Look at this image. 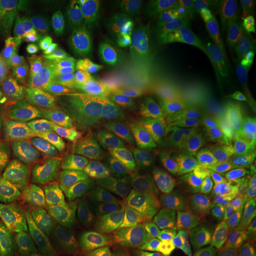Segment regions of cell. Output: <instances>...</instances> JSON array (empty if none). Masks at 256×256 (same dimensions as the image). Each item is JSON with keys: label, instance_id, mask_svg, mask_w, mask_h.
<instances>
[{"label": "cell", "instance_id": "cell-1", "mask_svg": "<svg viewBox=\"0 0 256 256\" xmlns=\"http://www.w3.org/2000/svg\"><path fill=\"white\" fill-rule=\"evenodd\" d=\"M120 196V210L144 238L152 256H184L203 239L205 207L202 194L169 186L149 185Z\"/></svg>", "mask_w": 256, "mask_h": 256}, {"label": "cell", "instance_id": "cell-2", "mask_svg": "<svg viewBox=\"0 0 256 256\" xmlns=\"http://www.w3.org/2000/svg\"><path fill=\"white\" fill-rule=\"evenodd\" d=\"M10 230L18 240L46 245L84 236L82 218L48 200L20 207L12 218Z\"/></svg>", "mask_w": 256, "mask_h": 256}, {"label": "cell", "instance_id": "cell-3", "mask_svg": "<svg viewBox=\"0 0 256 256\" xmlns=\"http://www.w3.org/2000/svg\"><path fill=\"white\" fill-rule=\"evenodd\" d=\"M137 84L142 100L156 113H174L183 104L185 86L182 72L169 48L146 59Z\"/></svg>", "mask_w": 256, "mask_h": 256}, {"label": "cell", "instance_id": "cell-4", "mask_svg": "<svg viewBox=\"0 0 256 256\" xmlns=\"http://www.w3.org/2000/svg\"><path fill=\"white\" fill-rule=\"evenodd\" d=\"M37 1L4 0L0 10V66L10 74L20 70L36 21Z\"/></svg>", "mask_w": 256, "mask_h": 256}, {"label": "cell", "instance_id": "cell-5", "mask_svg": "<svg viewBox=\"0 0 256 256\" xmlns=\"http://www.w3.org/2000/svg\"><path fill=\"white\" fill-rule=\"evenodd\" d=\"M196 108L205 124L224 133L242 128L248 119L244 102L236 92L218 79H210L200 86Z\"/></svg>", "mask_w": 256, "mask_h": 256}, {"label": "cell", "instance_id": "cell-6", "mask_svg": "<svg viewBox=\"0 0 256 256\" xmlns=\"http://www.w3.org/2000/svg\"><path fill=\"white\" fill-rule=\"evenodd\" d=\"M5 190L20 207H27L52 196L54 176L37 167L18 146L2 168Z\"/></svg>", "mask_w": 256, "mask_h": 256}, {"label": "cell", "instance_id": "cell-7", "mask_svg": "<svg viewBox=\"0 0 256 256\" xmlns=\"http://www.w3.org/2000/svg\"><path fill=\"white\" fill-rule=\"evenodd\" d=\"M52 196L61 209L90 218L110 216L114 203L110 192L74 176H54Z\"/></svg>", "mask_w": 256, "mask_h": 256}, {"label": "cell", "instance_id": "cell-8", "mask_svg": "<svg viewBox=\"0 0 256 256\" xmlns=\"http://www.w3.org/2000/svg\"><path fill=\"white\" fill-rule=\"evenodd\" d=\"M160 14L168 48L176 57L190 54L196 48L202 30V2L170 0L169 5L162 10Z\"/></svg>", "mask_w": 256, "mask_h": 256}, {"label": "cell", "instance_id": "cell-9", "mask_svg": "<svg viewBox=\"0 0 256 256\" xmlns=\"http://www.w3.org/2000/svg\"><path fill=\"white\" fill-rule=\"evenodd\" d=\"M149 178L160 180L183 192L216 194L221 190L220 176L209 166L185 156L165 168H151Z\"/></svg>", "mask_w": 256, "mask_h": 256}, {"label": "cell", "instance_id": "cell-10", "mask_svg": "<svg viewBox=\"0 0 256 256\" xmlns=\"http://www.w3.org/2000/svg\"><path fill=\"white\" fill-rule=\"evenodd\" d=\"M92 126L88 135L80 144L64 151H59L56 162V174L74 176L88 180L102 165L110 152L108 136L92 124Z\"/></svg>", "mask_w": 256, "mask_h": 256}, {"label": "cell", "instance_id": "cell-11", "mask_svg": "<svg viewBox=\"0 0 256 256\" xmlns=\"http://www.w3.org/2000/svg\"><path fill=\"white\" fill-rule=\"evenodd\" d=\"M84 236L99 240L124 254L140 256L146 254L144 238L128 221L115 216L82 218Z\"/></svg>", "mask_w": 256, "mask_h": 256}, {"label": "cell", "instance_id": "cell-12", "mask_svg": "<svg viewBox=\"0 0 256 256\" xmlns=\"http://www.w3.org/2000/svg\"><path fill=\"white\" fill-rule=\"evenodd\" d=\"M205 214L203 238L212 241L245 242L254 238V232L243 214L232 209L214 194H202Z\"/></svg>", "mask_w": 256, "mask_h": 256}, {"label": "cell", "instance_id": "cell-13", "mask_svg": "<svg viewBox=\"0 0 256 256\" xmlns=\"http://www.w3.org/2000/svg\"><path fill=\"white\" fill-rule=\"evenodd\" d=\"M256 43L254 30L245 26L228 28L210 43V54L220 70L232 77L241 66L244 55Z\"/></svg>", "mask_w": 256, "mask_h": 256}, {"label": "cell", "instance_id": "cell-14", "mask_svg": "<svg viewBox=\"0 0 256 256\" xmlns=\"http://www.w3.org/2000/svg\"><path fill=\"white\" fill-rule=\"evenodd\" d=\"M134 34L140 54L146 59L168 48L162 14L155 1H142L134 16Z\"/></svg>", "mask_w": 256, "mask_h": 256}, {"label": "cell", "instance_id": "cell-15", "mask_svg": "<svg viewBox=\"0 0 256 256\" xmlns=\"http://www.w3.org/2000/svg\"><path fill=\"white\" fill-rule=\"evenodd\" d=\"M66 58L68 54L60 36L48 32L34 34L28 54V70L30 74L45 78L46 74Z\"/></svg>", "mask_w": 256, "mask_h": 256}, {"label": "cell", "instance_id": "cell-16", "mask_svg": "<svg viewBox=\"0 0 256 256\" xmlns=\"http://www.w3.org/2000/svg\"><path fill=\"white\" fill-rule=\"evenodd\" d=\"M45 82V78L32 74H18L10 81V92L4 102V113L16 120L28 108L34 106V99Z\"/></svg>", "mask_w": 256, "mask_h": 256}, {"label": "cell", "instance_id": "cell-17", "mask_svg": "<svg viewBox=\"0 0 256 256\" xmlns=\"http://www.w3.org/2000/svg\"><path fill=\"white\" fill-rule=\"evenodd\" d=\"M151 135L155 140H164L186 148L206 137L207 131L191 128L178 117H168L154 122Z\"/></svg>", "mask_w": 256, "mask_h": 256}, {"label": "cell", "instance_id": "cell-18", "mask_svg": "<svg viewBox=\"0 0 256 256\" xmlns=\"http://www.w3.org/2000/svg\"><path fill=\"white\" fill-rule=\"evenodd\" d=\"M68 56L90 70L99 62V48L96 38L82 30H70L60 36Z\"/></svg>", "mask_w": 256, "mask_h": 256}, {"label": "cell", "instance_id": "cell-19", "mask_svg": "<svg viewBox=\"0 0 256 256\" xmlns=\"http://www.w3.org/2000/svg\"><path fill=\"white\" fill-rule=\"evenodd\" d=\"M102 165L120 169L144 178L149 176L152 168L147 146L110 151Z\"/></svg>", "mask_w": 256, "mask_h": 256}, {"label": "cell", "instance_id": "cell-20", "mask_svg": "<svg viewBox=\"0 0 256 256\" xmlns=\"http://www.w3.org/2000/svg\"><path fill=\"white\" fill-rule=\"evenodd\" d=\"M92 182L100 186L108 192L128 191L151 185L144 178L126 171L101 165L88 178Z\"/></svg>", "mask_w": 256, "mask_h": 256}, {"label": "cell", "instance_id": "cell-21", "mask_svg": "<svg viewBox=\"0 0 256 256\" xmlns=\"http://www.w3.org/2000/svg\"><path fill=\"white\" fill-rule=\"evenodd\" d=\"M58 144V133L55 126L48 128L24 138V152L34 162L46 168L52 167Z\"/></svg>", "mask_w": 256, "mask_h": 256}, {"label": "cell", "instance_id": "cell-22", "mask_svg": "<svg viewBox=\"0 0 256 256\" xmlns=\"http://www.w3.org/2000/svg\"><path fill=\"white\" fill-rule=\"evenodd\" d=\"M55 120L60 131V149L64 151L80 144L92 130V124L82 114L74 110L55 113Z\"/></svg>", "mask_w": 256, "mask_h": 256}, {"label": "cell", "instance_id": "cell-23", "mask_svg": "<svg viewBox=\"0 0 256 256\" xmlns=\"http://www.w3.org/2000/svg\"><path fill=\"white\" fill-rule=\"evenodd\" d=\"M88 120L93 126L110 136L150 135L154 124L153 120L142 113L122 119L96 120L90 118Z\"/></svg>", "mask_w": 256, "mask_h": 256}, {"label": "cell", "instance_id": "cell-24", "mask_svg": "<svg viewBox=\"0 0 256 256\" xmlns=\"http://www.w3.org/2000/svg\"><path fill=\"white\" fill-rule=\"evenodd\" d=\"M104 50L110 66L122 72L128 64L129 40L126 30L120 21L111 24L104 32Z\"/></svg>", "mask_w": 256, "mask_h": 256}, {"label": "cell", "instance_id": "cell-25", "mask_svg": "<svg viewBox=\"0 0 256 256\" xmlns=\"http://www.w3.org/2000/svg\"><path fill=\"white\" fill-rule=\"evenodd\" d=\"M220 202L241 214L256 220V194L236 189H221L214 194Z\"/></svg>", "mask_w": 256, "mask_h": 256}, {"label": "cell", "instance_id": "cell-26", "mask_svg": "<svg viewBox=\"0 0 256 256\" xmlns=\"http://www.w3.org/2000/svg\"><path fill=\"white\" fill-rule=\"evenodd\" d=\"M140 113L136 106H134L128 99L114 96L106 106L96 110H86L84 114L90 119L96 120H110L122 119Z\"/></svg>", "mask_w": 256, "mask_h": 256}, {"label": "cell", "instance_id": "cell-27", "mask_svg": "<svg viewBox=\"0 0 256 256\" xmlns=\"http://www.w3.org/2000/svg\"><path fill=\"white\" fill-rule=\"evenodd\" d=\"M59 256H104L101 242L90 238H70L54 246Z\"/></svg>", "mask_w": 256, "mask_h": 256}, {"label": "cell", "instance_id": "cell-28", "mask_svg": "<svg viewBox=\"0 0 256 256\" xmlns=\"http://www.w3.org/2000/svg\"><path fill=\"white\" fill-rule=\"evenodd\" d=\"M18 138H27L50 126L52 120L46 112H41L30 106L14 122Z\"/></svg>", "mask_w": 256, "mask_h": 256}, {"label": "cell", "instance_id": "cell-29", "mask_svg": "<svg viewBox=\"0 0 256 256\" xmlns=\"http://www.w3.org/2000/svg\"><path fill=\"white\" fill-rule=\"evenodd\" d=\"M152 168H165L187 156L180 147L164 140H155L148 147Z\"/></svg>", "mask_w": 256, "mask_h": 256}, {"label": "cell", "instance_id": "cell-30", "mask_svg": "<svg viewBox=\"0 0 256 256\" xmlns=\"http://www.w3.org/2000/svg\"><path fill=\"white\" fill-rule=\"evenodd\" d=\"M18 138L14 122L10 119L0 108V169L8 162L18 146Z\"/></svg>", "mask_w": 256, "mask_h": 256}, {"label": "cell", "instance_id": "cell-31", "mask_svg": "<svg viewBox=\"0 0 256 256\" xmlns=\"http://www.w3.org/2000/svg\"><path fill=\"white\" fill-rule=\"evenodd\" d=\"M205 245L210 256H256V248L245 242L208 240Z\"/></svg>", "mask_w": 256, "mask_h": 256}, {"label": "cell", "instance_id": "cell-32", "mask_svg": "<svg viewBox=\"0 0 256 256\" xmlns=\"http://www.w3.org/2000/svg\"><path fill=\"white\" fill-rule=\"evenodd\" d=\"M6 256H59L54 247L36 242L16 239L8 246Z\"/></svg>", "mask_w": 256, "mask_h": 256}, {"label": "cell", "instance_id": "cell-33", "mask_svg": "<svg viewBox=\"0 0 256 256\" xmlns=\"http://www.w3.org/2000/svg\"><path fill=\"white\" fill-rule=\"evenodd\" d=\"M80 72L76 68L75 63L72 58H66L60 64L54 68L45 77V81L52 82L55 84H70L76 82L79 77Z\"/></svg>", "mask_w": 256, "mask_h": 256}, {"label": "cell", "instance_id": "cell-34", "mask_svg": "<svg viewBox=\"0 0 256 256\" xmlns=\"http://www.w3.org/2000/svg\"><path fill=\"white\" fill-rule=\"evenodd\" d=\"M234 92L241 95H254L256 93V70H245L239 68L232 75Z\"/></svg>", "mask_w": 256, "mask_h": 256}, {"label": "cell", "instance_id": "cell-35", "mask_svg": "<svg viewBox=\"0 0 256 256\" xmlns=\"http://www.w3.org/2000/svg\"><path fill=\"white\" fill-rule=\"evenodd\" d=\"M104 82L106 79L100 72H94L86 75L78 84V92L80 97L86 101H90L104 86Z\"/></svg>", "mask_w": 256, "mask_h": 256}, {"label": "cell", "instance_id": "cell-36", "mask_svg": "<svg viewBox=\"0 0 256 256\" xmlns=\"http://www.w3.org/2000/svg\"><path fill=\"white\" fill-rule=\"evenodd\" d=\"M221 189H236L256 194V174L220 176Z\"/></svg>", "mask_w": 256, "mask_h": 256}, {"label": "cell", "instance_id": "cell-37", "mask_svg": "<svg viewBox=\"0 0 256 256\" xmlns=\"http://www.w3.org/2000/svg\"><path fill=\"white\" fill-rule=\"evenodd\" d=\"M108 136V146L110 151L129 149L133 147L147 146L151 142L150 135Z\"/></svg>", "mask_w": 256, "mask_h": 256}, {"label": "cell", "instance_id": "cell-38", "mask_svg": "<svg viewBox=\"0 0 256 256\" xmlns=\"http://www.w3.org/2000/svg\"><path fill=\"white\" fill-rule=\"evenodd\" d=\"M238 14L243 26L256 32V0H245L238 4Z\"/></svg>", "mask_w": 256, "mask_h": 256}, {"label": "cell", "instance_id": "cell-39", "mask_svg": "<svg viewBox=\"0 0 256 256\" xmlns=\"http://www.w3.org/2000/svg\"><path fill=\"white\" fill-rule=\"evenodd\" d=\"M52 101L57 108H66L76 104L77 95L72 90L68 88H60L54 92Z\"/></svg>", "mask_w": 256, "mask_h": 256}, {"label": "cell", "instance_id": "cell-40", "mask_svg": "<svg viewBox=\"0 0 256 256\" xmlns=\"http://www.w3.org/2000/svg\"><path fill=\"white\" fill-rule=\"evenodd\" d=\"M115 88L110 86H106L98 92L90 101L88 102V108L90 110H99L106 106L115 96Z\"/></svg>", "mask_w": 256, "mask_h": 256}, {"label": "cell", "instance_id": "cell-41", "mask_svg": "<svg viewBox=\"0 0 256 256\" xmlns=\"http://www.w3.org/2000/svg\"><path fill=\"white\" fill-rule=\"evenodd\" d=\"M240 68L245 70H256V43L244 55Z\"/></svg>", "mask_w": 256, "mask_h": 256}, {"label": "cell", "instance_id": "cell-42", "mask_svg": "<svg viewBox=\"0 0 256 256\" xmlns=\"http://www.w3.org/2000/svg\"><path fill=\"white\" fill-rule=\"evenodd\" d=\"M101 247L102 252H104V256H126V254H122V252H119L113 250L112 248L108 247V245H106V244H104V243H101ZM151 256V254H144V256Z\"/></svg>", "mask_w": 256, "mask_h": 256}, {"label": "cell", "instance_id": "cell-43", "mask_svg": "<svg viewBox=\"0 0 256 256\" xmlns=\"http://www.w3.org/2000/svg\"><path fill=\"white\" fill-rule=\"evenodd\" d=\"M6 248V234L2 226H0V256H3Z\"/></svg>", "mask_w": 256, "mask_h": 256}, {"label": "cell", "instance_id": "cell-44", "mask_svg": "<svg viewBox=\"0 0 256 256\" xmlns=\"http://www.w3.org/2000/svg\"><path fill=\"white\" fill-rule=\"evenodd\" d=\"M5 187H4V184L2 182L1 178H0V200H3L4 198H5Z\"/></svg>", "mask_w": 256, "mask_h": 256}, {"label": "cell", "instance_id": "cell-45", "mask_svg": "<svg viewBox=\"0 0 256 256\" xmlns=\"http://www.w3.org/2000/svg\"><path fill=\"white\" fill-rule=\"evenodd\" d=\"M0 10H1V1H0Z\"/></svg>", "mask_w": 256, "mask_h": 256}, {"label": "cell", "instance_id": "cell-46", "mask_svg": "<svg viewBox=\"0 0 256 256\" xmlns=\"http://www.w3.org/2000/svg\"></svg>", "mask_w": 256, "mask_h": 256}]
</instances>
